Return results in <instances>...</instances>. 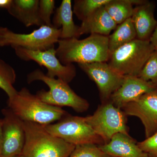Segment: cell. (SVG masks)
<instances>
[{
    "label": "cell",
    "instance_id": "19",
    "mask_svg": "<svg viewBox=\"0 0 157 157\" xmlns=\"http://www.w3.org/2000/svg\"><path fill=\"white\" fill-rule=\"evenodd\" d=\"M144 0H110L104 6L105 10L117 25L132 17L133 6L145 2Z\"/></svg>",
    "mask_w": 157,
    "mask_h": 157
},
{
    "label": "cell",
    "instance_id": "16",
    "mask_svg": "<svg viewBox=\"0 0 157 157\" xmlns=\"http://www.w3.org/2000/svg\"><path fill=\"white\" fill-rule=\"evenodd\" d=\"M117 26L103 6L82 21L81 25L79 26V36L87 34L108 36Z\"/></svg>",
    "mask_w": 157,
    "mask_h": 157
},
{
    "label": "cell",
    "instance_id": "29",
    "mask_svg": "<svg viewBox=\"0 0 157 157\" xmlns=\"http://www.w3.org/2000/svg\"><path fill=\"white\" fill-rule=\"evenodd\" d=\"M8 29L7 28L0 27V47L5 46L4 43L5 36L6 31Z\"/></svg>",
    "mask_w": 157,
    "mask_h": 157
},
{
    "label": "cell",
    "instance_id": "21",
    "mask_svg": "<svg viewBox=\"0 0 157 157\" xmlns=\"http://www.w3.org/2000/svg\"><path fill=\"white\" fill-rule=\"evenodd\" d=\"M16 78L14 68L0 59V88L5 92L9 98L13 97L17 92L14 86Z\"/></svg>",
    "mask_w": 157,
    "mask_h": 157
},
{
    "label": "cell",
    "instance_id": "7",
    "mask_svg": "<svg viewBox=\"0 0 157 157\" xmlns=\"http://www.w3.org/2000/svg\"><path fill=\"white\" fill-rule=\"evenodd\" d=\"M47 132L76 146L84 144H105L104 140L86 122L84 117L68 114L56 123L44 126Z\"/></svg>",
    "mask_w": 157,
    "mask_h": 157
},
{
    "label": "cell",
    "instance_id": "9",
    "mask_svg": "<svg viewBox=\"0 0 157 157\" xmlns=\"http://www.w3.org/2000/svg\"><path fill=\"white\" fill-rule=\"evenodd\" d=\"M15 53L19 59L25 61H33L47 70L46 75L52 78H60L69 83L76 76L75 66L63 65L56 56V49L54 47L45 51H33L25 48H14Z\"/></svg>",
    "mask_w": 157,
    "mask_h": 157
},
{
    "label": "cell",
    "instance_id": "24",
    "mask_svg": "<svg viewBox=\"0 0 157 157\" xmlns=\"http://www.w3.org/2000/svg\"><path fill=\"white\" fill-rule=\"evenodd\" d=\"M69 157H112L102 151L98 145L84 144L76 145Z\"/></svg>",
    "mask_w": 157,
    "mask_h": 157
},
{
    "label": "cell",
    "instance_id": "5",
    "mask_svg": "<svg viewBox=\"0 0 157 157\" xmlns=\"http://www.w3.org/2000/svg\"><path fill=\"white\" fill-rule=\"evenodd\" d=\"M155 50L149 40L136 39L111 52L107 63L122 76L138 77Z\"/></svg>",
    "mask_w": 157,
    "mask_h": 157
},
{
    "label": "cell",
    "instance_id": "26",
    "mask_svg": "<svg viewBox=\"0 0 157 157\" xmlns=\"http://www.w3.org/2000/svg\"><path fill=\"white\" fill-rule=\"evenodd\" d=\"M137 144L149 157H157V132L143 141L137 142Z\"/></svg>",
    "mask_w": 157,
    "mask_h": 157
},
{
    "label": "cell",
    "instance_id": "14",
    "mask_svg": "<svg viewBox=\"0 0 157 157\" xmlns=\"http://www.w3.org/2000/svg\"><path fill=\"white\" fill-rule=\"evenodd\" d=\"M155 6L154 2L146 1L134 8L131 18L137 39L149 40L157 25V21L154 16Z\"/></svg>",
    "mask_w": 157,
    "mask_h": 157
},
{
    "label": "cell",
    "instance_id": "30",
    "mask_svg": "<svg viewBox=\"0 0 157 157\" xmlns=\"http://www.w3.org/2000/svg\"><path fill=\"white\" fill-rule=\"evenodd\" d=\"M2 119H0V146H1V141H2Z\"/></svg>",
    "mask_w": 157,
    "mask_h": 157
},
{
    "label": "cell",
    "instance_id": "12",
    "mask_svg": "<svg viewBox=\"0 0 157 157\" xmlns=\"http://www.w3.org/2000/svg\"><path fill=\"white\" fill-rule=\"evenodd\" d=\"M121 109L127 116L140 119L144 126L146 138L157 132V90L144 94Z\"/></svg>",
    "mask_w": 157,
    "mask_h": 157
},
{
    "label": "cell",
    "instance_id": "13",
    "mask_svg": "<svg viewBox=\"0 0 157 157\" xmlns=\"http://www.w3.org/2000/svg\"><path fill=\"white\" fill-rule=\"evenodd\" d=\"M155 90H157L156 88L150 82L137 76H124L122 84L112 94L109 101L116 107L122 109L144 94Z\"/></svg>",
    "mask_w": 157,
    "mask_h": 157
},
{
    "label": "cell",
    "instance_id": "4",
    "mask_svg": "<svg viewBox=\"0 0 157 157\" xmlns=\"http://www.w3.org/2000/svg\"><path fill=\"white\" fill-rule=\"evenodd\" d=\"M27 80L29 83L41 81L47 85L49 90H42L36 94L46 104L59 107H71L79 113L86 111L89 107V103L87 100L78 95L68 83L60 78L49 77L39 69L28 74Z\"/></svg>",
    "mask_w": 157,
    "mask_h": 157
},
{
    "label": "cell",
    "instance_id": "11",
    "mask_svg": "<svg viewBox=\"0 0 157 157\" xmlns=\"http://www.w3.org/2000/svg\"><path fill=\"white\" fill-rule=\"evenodd\" d=\"M78 65L80 69L97 84L102 103L109 101L112 94L123 82L124 76L113 70L107 62Z\"/></svg>",
    "mask_w": 157,
    "mask_h": 157
},
{
    "label": "cell",
    "instance_id": "17",
    "mask_svg": "<svg viewBox=\"0 0 157 157\" xmlns=\"http://www.w3.org/2000/svg\"><path fill=\"white\" fill-rule=\"evenodd\" d=\"M72 1L63 0L60 6L57 8L52 20V25L57 29H61L60 39H78L79 26L73 21Z\"/></svg>",
    "mask_w": 157,
    "mask_h": 157
},
{
    "label": "cell",
    "instance_id": "22",
    "mask_svg": "<svg viewBox=\"0 0 157 157\" xmlns=\"http://www.w3.org/2000/svg\"><path fill=\"white\" fill-rule=\"evenodd\" d=\"M110 0H75L73 13L82 21L86 19L95 11L104 6Z\"/></svg>",
    "mask_w": 157,
    "mask_h": 157
},
{
    "label": "cell",
    "instance_id": "15",
    "mask_svg": "<svg viewBox=\"0 0 157 157\" xmlns=\"http://www.w3.org/2000/svg\"><path fill=\"white\" fill-rule=\"evenodd\" d=\"M106 154L112 157H149L139 147L130 135L118 133L109 143L98 145Z\"/></svg>",
    "mask_w": 157,
    "mask_h": 157
},
{
    "label": "cell",
    "instance_id": "10",
    "mask_svg": "<svg viewBox=\"0 0 157 157\" xmlns=\"http://www.w3.org/2000/svg\"><path fill=\"white\" fill-rule=\"evenodd\" d=\"M2 133L0 146L2 157H13L22 154L25 141L23 121L9 108L2 110Z\"/></svg>",
    "mask_w": 157,
    "mask_h": 157
},
{
    "label": "cell",
    "instance_id": "32",
    "mask_svg": "<svg viewBox=\"0 0 157 157\" xmlns=\"http://www.w3.org/2000/svg\"><path fill=\"white\" fill-rule=\"evenodd\" d=\"M0 157H2V156H1V155H0Z\"/></svg>",
    "mask_w": 157,
    "mask_h": 157
},
{
    "label": "cell",
    "instance_id": "6",
    "mask_svg": "<svg viewBox=\"0 0 157 157\" xmlns=\"http://www.w3.org/2000/svg\"><path fill=\"white\" fill-rule=\"evenodd\" d=\"M84 119L105 144L109 143L117 133L129 135L126 114L109 101L102 103L93 115Z\"/></svg>",
    "mask_w": 157,
    "mask_h": 157
},
{
    "label": "cell",
    "instance_id": "8",
    "mask_svg": "<svg viewBox=\"0 0 157 157\" xmlns=\"http://www.w3.org/2000/svg\"><path fill=\"white\" fill-rule=\"evenodd\" d=\"M61 29L43 25L28 34L17 33L8 29L5 36V46L33 51H45L55 47L60 39Z\"/></svg>",
    "mask_w": 157,
    "mask_h": 157
},
{
    "label": "cell",
    "instance_id": "31",
    "mask_svg": "<svg viewBox=\"0 0 157 157\" xmlns=\"http://www.w3.org/2000/svg\"><path fill=\"white\" fill-rule=\"evenodd\" d=\"M13 157H24L22 154L20 155H18L15 156Z\"/></svg>",
    "mask_w": 157,
    "mask_h": 157
},
{
    "label": "cell",
    "instance_id": "1",
    "mask_svg": "<svg viewBox=\"0 0 157 157\" xmlns=\"http://www.w3.org/2000/svg\"><path fill=\"white\" fill-rule=\"evenodd\" d=\"M57 43L56 56L63 65L107 62L110 56L106 36L90 34L81 40L60 39Z\"/></svg>",
    "mask_w": 157,
    "mask_h": 157
},
{
    "label": "cell",
    "instance_id": "27",
    "mask_svg": "<svg viewBox=\"0 0 157 157\" xmlns=\"http://www.w3.org/2000/svg\"><path fill=\"white\" fill-rule=\"evenodd\" d=\"M150 42L155 49H157V25L149 39Z\"/></svg>",
    "mask_w": 157,
    "mask_h": 157
},
{
    "label": "cell",
    "instance_id": "2",
    "mask_svg": "<svg viewBox=\"0 0 157 157\" xmlns=\"http://www.w3.org/2000/svg\"><path fill=\"white\" fill-rule=\"evenodd\" d=\"M8 104L9 109L22 121L42 125L58 121L68 115L61 107L44 103L25 87L9 98Z\"/></svg>",
    "mask_w": 157,
    "mask_h": 157
},
{
    "label": "cell",
    "instance_id": "3",
    "mask_svg": "<svg viewBox=\"0 0 157 157\" xmlns=\"http://www.w3.org/2000/svg\"><path fill=\"white\" fill-rule=\"evenodd\" d=\"M23 123L25 132L24 157H69L75 148V145L47 132L44 125Z\"/></svg>",
    "mask_w": 157,
    "mask_h": 157
},
{
    "label": "cell",
    "instance_id": "18",
    "mask_svg": "<svg viewBox=\"0 0 157 157\" xmlns=\"http://www.w3.org/2000/svg\"><path fill=\"white\" fill-rule=\"evenodd\" d=\"M39 0H13L8 11L9 14L26 27L44 25L39 17Z\"/></svg>",
    "mask_w": 157,
    "mask_h": 157
},
{
    "label": "cell",
    "instance_id": "25",
    "mask_svg": "<svg viewBox=\"0 0 157 157\" xmlns=\"http://www.w3.org/2000/svg\"><path fill=\"white\" fill-rule=\"evenodd\" d=\"M54 0H40L39 2V17L44 25L53 26L51 20L55 8Z\"/></svg>",
    "mask_w": 157,
    "mask_h": 157
},
{
    "label": "cell",
    "instance_id": "28",
    "mask_svg": "<svg viewBox=\"0 0 157 157\" xmlns=\"http://www.w3.org/2000/svg\"><path fill=\"white\" fill-rule=\"evenodd\" d=\"M13 0H0V8L9 11L12 6Z\"/></svg>",
    "mask_w": 157,
    "mask_h": 157
},
{
    "label": "cell",
    "instance_id": "20",
    "mask_svg": "<svg viewBox=\"0 0 157 157\" xmlns=\"http://www.w3.org/2000/svg\"><path fill=\"white\" fill-rule=\"evenodd\" d=\"M108 46L110 53L121 46L137 39L136 31L132 18L118 25L112 34L108 36Z\"/></svg>",
    "mask_w": 157,
    "mask_h": 157
},
{
    "label": "cell",
    "instance_id": "23",
    "mask_svg": "<svg viewBox=\"0 0 157 157\" xmlns=\"http://www.w3.org/2000/svg\"><path fill=\"white\" fill-rule=\"evenodd\" d=\"M138 77L150 82L157 89V49L152 53Z\"/></svg>",
    "mask_w": 157,
    "mask_h": 157
}]
</instances>
